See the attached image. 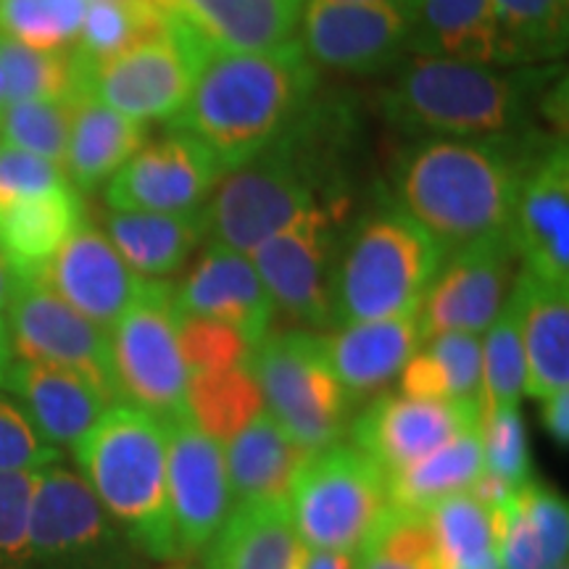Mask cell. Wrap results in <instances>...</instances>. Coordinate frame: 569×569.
I'll return each instance as SVG.
<instances>
[{
  "instance_id": "cell-1",
  "label": "cell",
  "mask_w": 569,
  "mask_h": 569,
  "mask_svg": "<svg viewBox=\"0 0 569 569\" xmlns=\"http://www.w3.org/2000/svg\"><path fill=\"white\" fill-rule=\"evenodd\" d=\"M315 88V61L298 40L274 51L209 48L188 101L167 127L193 134L232 172L301 122Z\"/></svg>"
},
{
  "instance_id": "cell-2",
  "label": "cell",
  "mask_w": 569,
  "mask_h": 569,
  "mask_svg": "<svg viewBox=\"0 0 569 569\" xmlns=\"http://www.w3.org/2000/svg\"><path fill=\"white\" fill-rule=\"evenodd\" d=\"M525 167L498 140L427 138L398 167V209L451 253L509 230Z\"/></svg>"
},
{
  "instance_id": "cell-3",
  "label": "cell",
  "mask_w": 569,
  "mask_h": 569,
  "mask_svg": "<svg viewBox=\"0 0 569 569\" xmlns=\"http://www.w3.org/2000/svg\"><path fill=\"white\" fill-rule=\"evenodd\" d=\"M538 74L415 53L386 96L403 132L453 140H509L528 124Z\"/></svg>"
},
{
  "instance_id": "cell-4",
  "label": "cell",
  "mask_w": 569,
  "mask_h": 569,
  "mask_svg": "<svg viewBox=\"0 0 569 569\" xmlns=\"http://www.w3.org/2000/svg\"><path fill=\"white\" fill-rule=\"evenodd\" d=\"M80 475L106 515L138 549L177 561L167 480V430L161 419L130 403H113L74 446Z\"/></svg>"
},
{
  "instance_id": "cell-5",
  "label": "cell",
  "mask_w": 569,
  "mask_h": 569,
  "mask_svg": "<svg viewBox=\"0 0 569 569\" xmlns=\"http://www.w3.org/2000/svg\"><path fill=\"white\" fill-rule=\"evenodd\" d=\"M443 259V246L403 209H382L361 219L340 248L330 325L419 311Z\"/></svg>"
},
{
  "instance_id": "cell-6",
  "label": "cell",
  "mask_w": 569,
  "mask_h": 569,
  "mask_svg": "<svg viewBox=\"0 0 569 569\" xmlns=\"http://www.w3.org/2000/svg\"><path fill=\"white\" fill-rule=\"evenodd\" d=\"M248 369L264 409L296 443L309 451L340 443L351 401L327 361L322 336L269 330L251 348Z\"/></svg>"
},
{
  "instance_id": "cell-7",
  "label": "cell",
  "mask_w": 569,
  "mask_h": 569,
  "mask_svg": "<svg viewBox=\"0 0 569 569\" xmlns=\"http://www.w3.org/2000/svg\"><path fill=\"white\" fill-rule=\"evenodd\" d=\"M319 201V169L301 153L290 130L264 153L219 180L211 201L203 206L206 238L251 256L253 248Z\"/></svg>"
},
{
  "instance_id": "cell-8",
  "label": "cell",
  "mask_w": 569,
  "mask_h": 569,
  "mask_svg": "<svg viewBox=\"0 0 569 569\" xmlns=\"http://www.w3.org/2000/svg\"><path fill=\"white\" fill-rule=\"evenodd\" d=\"M288 503L306 549L356 553L390 507L388 472L356 446L319 448L296 469Z\"/></svg>"
},
{
  "instance_id": "cell-9",
  "label": "cell",
  "mask_w": 569,
  "mask_h": 569,
  "mask_svg": "<svg viewBox=\"0 0 569 569\" xmlns=\"http://www.w3.org/2000/svg\"><path fill=\"white\" fill-rule=\"evenodd\" d=\"M109 346L122 403L156 419L190 411L172 282L142 280L140 293L109 330Z\"/></svg>"
},
{
  "instance_id": "cell-10",
  "label": "cell",
  "mask_w": 569,
  "mask_h": 569,
  "mask_svg": "<svg viewBox=\"0 0 569 569\" xmlns=\"http://www.w3.org/2000/svg\"><path fill=\"white\" fill-rule=\"evenodd\" d=\"M346 209V198H325L251 251L274 309H282L296 322L330 325Z\"/></svg>"
},
{
  "instance_id": "cell-11",
  "label": "cell",
  "mask_w": 569,
  "mask_h": 569,
  "mask_svg": "<svg viewBox=\"0 0 569 569\" xmlns=\"http://www.w3.org/2000/svg\"><path fill=\"white\" fill-rule=\"evenodd\" d=\"M206 51L201 40L172 19L159 38L92 69L84 92L138 122H172L193 90Z\"/></svg>"
},
{
  "instance_id": "cell-12",
  "label": "cell",
  "mask_w": 569,
  "mask_h": 569,
  "mask_svg": "<svg viewBox=\"0 0 569 569\" xmlns=\"http://www.w3.org/2000/svg\"><path fill=\"white\" fill-rule=\"evenodd\" d=\"M6 311L13 356L80 372L111 403H122L113 380L109 332L61 301L38 277H21Z\"/></svg>"
},
{
  "instance_id": "cell-13",
  "label": "cell",
  "mask_w": 569,
  "mask_h": 569,
  "mask_svg": "<svg viewBox=\"0 0 569 569\" xmlns=\"http://www.w3.org/2000/svg\"><path fill=\"white\" fill-rule=\"evenodd\" d=\"M517 259L509 232L446 253L419 306L422 343L440 332L482 336L507 303L517 280Z\"/></svg>"
},
{
  "instance_id": "cell-14",
  "label": "cell",
  "mask_w": 569,
  "mask_h": 569,
  "mask_svg": "<svg viewBox=\"0 0 569 569\" xmlns=\"http://www.w3.org/2000/svg\"><path fill=\"white\" fill-rule=\"evenodd\" d=\"M167 430L169 511L180 559L203 551L230 515L224 451L198 427L190 411L161 419Z\"/></svg>"
},
{
  "instance_id": "cell-15",
  "label": "cell",
  "mask_w": 569,
  "mask_h": 569,
  "mask_svg": "<svg viewBox=\"0 0 569 569\" xmlns=\"http://www.w3.org/2000/svg\"><path fill=\"white\" fill-rule=\"evenodd\" d=\"M227 172L193 134L169 130L159 142H146L106 182V203L113 211L182 213L206 206Z\"/></svg>"
},
{
  "instance_id": "cell-16",
  "label": "cell",
  "mask_w": 569,
  "mask_h": 569,
  "mask_svg": "<svg viewBox=\"0 0 569 569\" xmlns=\"http://www.w3.org/2000/svg\"><path fill=\"white\" fill-rule=\"evenodd\" d=\"M301 48L327 69L375 74L409 51L411 19L401 6L306 0Z\"/></svg>"
},
{
  "instance_id": "cell-17",
  "label": "cell",
  "mask_w": 569,
  "mask_h": 569,
  "mask_svg": "<svg viewBox=\"0 0 569 569\" xmlns=\"http://www.w3.org/2000/svg\"><path fill=\"white\" fill-rule=\"evenodd\" d=\"M482 427V401H438L382 393L353 419L351 438L359 451L386 472H398L465 430Z\"/></svg>"
},
{
  "instance_id": "cell-18",
  "label": "cell",
  "mask_w": 569,
  "mask_h": 569,
  "mask_svg": "<svg viewBox=\"0 0 569 569\" xmlns=\"http://www.w3.org/2000/svg\"><path fill=\"white\" fill-rule=\"evenodd\" d=\"M509 240L525 272L569 288V153L553 146L519 180Z\"/></svg>"
},
{
  "instance_id": "cell-19",
  "label": "cell",
  "mask_w": 569,
  "mask_h": 569,
  "mask_svg": "<svg viewBox=\"0 0 569 569\" xmlns=\"http://www.w3.org/2000/svg\"><path fill=\"white\" fill-rule=\"evenodd\" d=\"M38 280L109 332L140 293L146 277L127 267L103 230L82 222L40 269Z\"/></svg>"
},
{
  "instance_id": "cell-20",
  "label": "cell",
  "mask_w": 569,
  "mask_h": 569,
  "mask_svg": "<svg viewBox=\"0 0 569 569\" xmlns=\"http://www.w3.org/2000/svg\"><path fill=\"white\" fill-rule=\"evenodd\" d=\"M174 306L180 315L232 327L251 348L272 330L277 311L251 256L217 240L206 246L196 267L174 288Z\"/></svg>"
},
{
  "instance_id": "cell-21",
  "label": "cell",
  "mask_w": 569,
  "mask_h": 569,
  "mask_svg": "<svg viewBox=\"0 0 569 569\" xmlns=\"http://www.w3.org/2000/svg\"><path fill=\"white\" fill-rule=\"evenodd\" d=\"M213 51H274L296 40L306 0H153Z\"/></svg>"
},
{
  "instance_id": "cell-22",
  "label": "cell",
  "mask_w": 569,
  "mask_h": 569,
  "mask_svg": "<svg viewBox=\"0 0 569 569\" xmlns=\"http://www.w3.org/2000/svg\"><path fill=\"white\" fill-rule=\"evenodd\" d=\"M3 388L19 398L40 438L56 448H74L103 411L113 407L88 377L40 361L13 359Z\"/></svg>"
},
{
  "instance_id": "cell-23",
  "label": "cell",
  "mask_w": 569,
  "mask_h": 569,
  "mask_svg": "<svg viewBox=\"0 0 569 569\" xmlns=\"http://www.w3.org/2000/svg\"><path fill=\"white\" fill-rule=\"evenodd\" d=\"M525 351V396L549 398L569 390V288L519 272L511 284Z\"/></svg>"
},
{
  "instance_id": "cell-24",
  "label": "cell",
  "mask_w": 569,
  "mask_h": 569,
  "mask_svg": "<svg viewBox=\"0 0 569 569\" xmlns=\"http://www.w3.org/2000/svg\"><path fill=\"white\" fill-rule=\"evenodd\" d=\"M109 532V519L82 475L59 465L42 467L27 525L30 559H56L90 549Z\"/></svg>"
},
{
  "instance_id": "cell-25",
  "label": "cell",
  "mask_w": 569,
  "mask_h": 569,
  "mask_svg": "<svg viewBox=\"0 0 569 569\" xmlns=\"http://www.w3.org/2000/svg\"><path fill=\"white\" fill-rule=\"evenodd\" d=\"M419 311L372 319V322L340 325L325 338L327 361L336 372L348 401L386 388L401 375L407 361L419 351Z\"/></svg>"
},
{
  "instance_id": "cell-26",
  "label": "cell",
  "mask_w": 569,
  "mask_h": 569,
  "mask_svg": "<svg viewBox=\"0 0 569 569\" xmlns=\"http://www.w3.org/2000/svg\"><path fill=\"white\" fill-rule=\"evenodd\" d=\"M288 496L234 503L206 546V569H296L301 557Z\"/></svg>"
},
{
  "instance_id": "cell-27",
  "label": "cell",
  "mask_w": 569,
  "mask_h": 569,
  "mask_svg": "<svg viewBox=\"0 0 569 569\" xmlns=\"http://www.w3.org/2000/svg\"><path fill=\"white\" fill-rule=\"evenodd\" d=\"M151 134V124L124 117V113L82 96L71 113L63 172L77 193H92L103 188Z\"/></svg>"
},
{
  "instance_id": "cell-28",
  "label": "cell",
  "mask_w": 569,
  "mask_h": 569,
  "mask_svg": "<svg viewBox=\"0 0 569 569\" xmlns=\"http://www.w3.org/2000/svg\"><path fill=\"white\" fill-rule=\"evenodd\" d=\"M409 19L415 53L507 69L493 0H411Z\"/></svg>"
},
{
  "instance_id": "cell-29",
  "label": "cell",
  "mask_w": 569,
  "mask_h": 569,
  "mask_svg": "<svg viewBox=\"0 0 569 569\" xmlns=\"http://www.w3.org/2000/svg\"><path fill=\"white\" fill-rule=\"evenodd\" d=\"M209 234L206 209L182 213L113 211L106 213V238L134 274L163 280L174 274Z\"/></svg>"
},
{
  "instance_id": "cell-30",
  "label": "cell",
  "mask_w": 569,
  "mask_h": 569,
  "mask_svg": "<svg viewBox=\"0 0 569 569\" xmlns=\"http://www.w3.org/2000/svg\"><path fill=\"white\" fill-rule=\"evenodd\" d=\"M222 451L232 507L256 498L288 496L296 469L311 453L296 443L264 407L227 440Z\"/></svg>"
},
{
  "instance_id": "cell-31",
  "label": "cell",
  "mask_w": 569,
  "mask_h": 569,
  "mask_svg": "<svg viewBox=\"0 0 569 569\" xmlns=\"http://www.w3.org/2000/svg\"><path fill=\"white\" fill-rule=\"evenodd\" d=\"M82 222L84 203L71 184L0 206V256L19 277H38Z\"/></svg>"
},
{
  "instance_id": "cell-32",
  "label": "cell",
  "mask_w": 569,
  "mask_h": 569,
  "mask_svg": "<svg viewBox=\"0 0 569 569\" xmlns=\"http://www.w3.org/2000/svg\"><path fill=\"white\" fill-rule=\"evenodd\" d=\"M486 472L482 427L465 430L422 459L388 475V498L393 507L427 511L448 496L467 493Z\"/></svg>"
},
{
  "instance_id": "cell-33",
  "label": "cell",
  "mask_w": 569,
  "mask_h": 569,
  "mask_svg": "<svg viewBox=\"0 0 569 569\" xmlns=\"http://www.w3.org/2000/svg\"><path fill=\"white\" fill-rule=\"evenodd\" d=\"M6 106L21 101H77L88 96V71L69 51H42L0 34Z\"/></svg>"
},
{
  "instance_id": "cell-34",
  "label": "cell",
  "mask_w": 569,
  "mask_h": 569,
  "mask_svg": "<svg viewBox=\"0 0 569 569\" xmlns=\"http://www.w3.org/2000/svg\"><path fill=\"white\" fill-rule=\"evenodd\" d=\"M169 24L172 19L153 0H88V13L71 53L90 77V71L103 61L159 38Z\"/></svg>"
},
{
  "instance_id": "cell-35",
  "label": "cell",
  "mask_w": 569,
  "mask_h": 569,
  "mask_svg": "<svg viewBox=\"0 0 569 569\" xmlns=\"http://www.w3.org/2000/svg\"><path fill=\"white\" fill-rule=\"evenodd\" d=\"M440 567L498 565V515L469 493L448 496L427 509Z\"/></svg>"
},
{
  "instance_id": "cell-36",
  "label": "cell",
  "mask_w": 569,
  "mask_h": 569,
  "mask_svg": "<svg viewBox=\"0 0 569 569\" xmlns=\"http://www.w3.org/2000/svg\"><path fill=\"white\" fill-rule=\"evenodd\" d=\"M507 67L559 59L567 48V0H493Z\"/></svg>"
},
{
  "instance_id": "cell-37",
  "label": "cell",
  "mask_w": 569,
  "mask_h": 569,
  "mask_svg": "<svg viewBox=\"0 0 569 569\" xmlns=\"http://www.w3.org/2000/svg\"><path fill=\"white\" fill-rule=\"evenodd\" d=\"M356 569H440L427 511L390 507L353 553Z\"/></svg>"
},
{
  "instance_id": "cell-38",
  "label": "cell",
  "mask_w": 569,
  "mask_h": 569,
  "mask_svg": "<svg viewBox=\"0 0 569 569\" xmlns=\"http://www.w3.org/2000/svg\"><path fill=\"white\" fill-rule=\"evenodd\" d=\"M264 407L261 390L246 365L219 375L188 380V409L198 427L224 446L234 432Z\"/></svg>"
},
{
  "instance_id": "cell-39",
  "label": "cell",
  "mask_w": 569,
  "mask_h": 569,
  "mask_svg": "<svg viewBox=\"0 0 569 569\" xmlns=\"http://www.w3.org/2000/svg\"><path fill=\"white\" fill-rule=\"evenodd\" d=\"M482 356V409L519 407L525 396V351L519 338L517 309L507 298L503 309L480 338Z\"/></svg>"
},
{
  "instance_id": "cell-40",
  "label": "cell",
  "mask_w": 569,
  "mask_h": 569,
  "mask_svg": "<svg viewBox=\"0 0 569 569\" xmlns=\"http://www.w3.org/2000/svg\"><path fill=\"white\" fill-rule=\"evenodd\" d=\"M84 13L88 0H0V34L42 51H69Z\"/></svg>"
},
{
  "instance_id": "cell-41",
  "label": "cell",
  "mask_w": 569,
  "mask_h": 569,
  "mask_svg": "<svg viewBox=\"0 0 569 569\" xmlns=\"http://www.w3.org/2000/svg\"><path fill=\"white\" fill-rule=\"evenodd\" d=\"M74 101H21L0 109V146L63 163Z\"/></svg>"
},
{
  "instance_id": "cell-42",
  "label": "cell",
  "mask_w": 569,
  "mask_h": 569,
  "mask_svg": "<svg viewBox=\"0 0 569 569\" xmlns=\"http://www.w3.org/2000/svg\"><path fill=\"white\" fill-rule=\"evenodd\" d=\"M177 325H180V348L188 380L227 372V369L246 365L251 356V346L222 322L177 311Z\"/></svg>"
},
{
  "instance_id": "cell-43",
  "label": "cell",
  "mask_w": 569,
  "mask_h": 569,
  "mask_svg": "<svg viewBox=\"0 0 569 569\" xmlns=\"http://www.w3.org/2000/svg\"><path fill=\"white\" fill-rule=\"evenodd\" d=\"M482 451L486 469L511 488L530 480V446L528 427L519 407L482 409Z\"/></svg>"
},
{
  "instance_id": "cell-44",
  "label": "cell",
  "mask_w": 569,
  "mask_h": 569,
  "mask_svg": "<svg viewBox=\"0 0 569 569\" xmlns=\"http://www.w3.org/2000/svg\"><path fill=\"white\" fill-rule=\"evenodd\" d=\"M425 351L436 361L446 396L451 401H482V356L480 336L440 332L425 340Z\"/></svg>"
},
{
  "instance_id": "cell-45",
  "label": "cell",
  "mask_w": 569,
  "mask_h": 569,
  "mask_svg": "<svg viewBox=\"0 0 569 569\" xmlns=\"http://www.w3.org/2000/svg\"><path fill=\"white\" fill-rule=\"evenodd\" d=\"M40 469L0 472V569L30 559L27 525Z\"/></svg>"
},
{
  "instance_id": "cell-46",
  "label": "cell",
  "mask_w": 569,
  "mask_h": 569,
  "mask_svg": "<svg viewBox=\"0 0 569 569\" xmlns=\"http://www.w3.org/2000/svg\"><path fill=\"white\" fill-rule=\"evenodd\" d=\"M61 451L40 438L24 409L0 396V472L51 467Z\"/></svg>"
},
{
  "instance_id": "cell-47",
  "label": "cell",
  "mask_w": 569,
  "mask_h": 569,
  "mask_svg": "<svg viewBox=\"0 0 569 569\" xmlns=\"http://www.w3.org/2000/svg\"><path fill=\"white\" fill-rule=\"evenodd\" d=\"M69 184L61 163L0 146V206L46 196Z\"/></svg>"
},
{
  "instance_id": "cell-48",
  "label": "cell",
  "mask_w": 569,
  "mask_h": 569,
  "mask_svg": "<svg viewBox=\"0 0 569 569\" xmlns=\"http://www.w3.org/2000/svg\"><path fill=\"white\" fill-rule=\"evenodd\" d=\"M517 493L525 511H528L532 528L538 532L540 543H543L549 567L557 569L561 565H567V549H569L567 498L553 493L551 488L538 486V482L532 480L525 482V486H519Z\"/></svg>"
},
{
  "instance_id": "cell-49",
  "label": "cell",
  "mask_w": 569,
  "mask_h": 569,
  "mask_svg": "<svg viewBox=\"0 0 569 569\" xmlns=\"http://www.w3.org/2000/svg\"><path fill=\"white\" fill-rule=\"evenodd\" d=\"M543 403V411H540V419H543V427L549 430V436L557 440L561 448L569 443V390H559L549 398H540Z\"/></svg>"
},
{
  "instance_id": "cell-50",
  "label": "cell",
  "mask_w": 569,
  "mask_h": 569,
  "mask_svg": "<svg viewBox=\"0 0 569 569\" xmlns=\"http://www.w3.org/2000/svg\"><path fill=\"white\" fill-rule=\"evenodd\" d=\"M296 569H356L353 553L322 551V549H301Z\"/></svg>"
},
{
  "instance_id": "cell-51",
  "label": "cell",
  "mask_w": 569,
  "mask_h": 569,
  "mask_svg": "<svg viewBox=\"0 0 569 569\" xmlns=\"http://www.w3.org/2000/svg\"><path fill=\"white\" fill-rule=\"evenodd\" d=\"M19 282H21V277L17 274V269H13L9 261L0 256V311L9 309V303H11L13 293H17Z\"/></svg>"
},
{
  "instance_id": "cell-52",
  "label": "cell",
  "mask_w": 569,
  "mask_h": 569,
  "mask_svg": "<svg viewBox=\"0 0 569 569\" xmlns=\"http://www.w3.org/2000/svg\"><path fill=\"white\" fill-rule=\"evenodd\" d=\"M13 365V348H11V336H9V325H6L3 315H0V388H3L6 375Z\"/></svg>"
},
{
  "instance_id": "cell-53",
  "label": "cell",
  "mask_w": 569,
  "mask_h": 569,
  "mask_svg": "<svg viewBox=\"0 0 569 569\" xmlns=\"http://www.w3.org/2000/svg\"><path fill=\"white\" fill-rule=\"evenodd\" d=\"M340 3H369V6H401L409 9L411 0H340Z\"/></svg>"
},
{
  "instance_id": "cell-54",
  "label": "cell",
  "mask_w": 569,
  "mask_h": 569,
  "mask_svg": "<svg viewBox=\"0 0 569 569\" xmlns=\"http://www.w3.org/2000/svg\"><path fill=\"white\" fill-rule=\"evenodd\" d=\"M440 569H498V565H488V567H440Z\"/></svg>"
},
{
  "instance_id": "cell-55",
  "label": "cell",
  "mask_w": 569,
  "mask_h": 569,
  "mask_svg": "<svg viewBox=\"0 0 569 569\" xmlns=\"http://www.w3.org/2000/svg\"><path fill=\"white\" fill-rule=\"evenodd\" d=\"M6 106V98H3V77H0V109Z\"/></svg>"
},
{
  "instance_id": "cell-56",
  "label": "cell",
  "mask_w": 569,
  "mask_h": 569,
  "mask_svg": "<svg viewBox=\"0 0 569 569\" xmlns=\"http://www.w3.org/2000/svg\"><path fill=\"white\" fill-rule=\"evenodd\" d=\"M177 569H193V567H177Z\"/></svg>"
},
{
  "instance_id": "cell-57",
  "label": "cell",
  "mask_w": 569,
  "mask_h": 569,
  "mask_svg": "<svg viewBox=\"0 0 569 569\" xmlns=\"http://www.w3.org/2000/svg\"><path fill=\"white\" fill-rule=\"evenodd\" d=\"M557 569H567V565H561V567H557Z\"/></svg>"
}]
</instances>
